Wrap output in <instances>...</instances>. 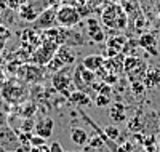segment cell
I'll list each match as a JSON object with an SVG mask.
<instances>
[{
    "mask_svg": "<svg viewBox=\"0 0 160 152\" xmlns=\"http://www.w3.org/2000/svg\"><path fill=\"white\" fill-rule=\"evenodd\" d=\"M0 98L8 104L19 106L24 104L26 99L29 98V91L24 82H21L18 77H11L0 85Z\"/></svg>",
    "mask_w": 160,
    "mask_h": 152,
    "instance_id": "obj_1",
    "label": "cell"
},
{
    "mask_svg": "<svg viewBox=\"0 0 160 152\" xmlns=\"http://www.w3.org/2000/svg\"><path fill=\"white\" fill-rule=\"evenodd\" d=\"M148 63L139 59L138 56H125L123 61V72L127 74L130 84L133 82H142L148 74Z\"/></svg>",
    "mask_w": 160,
    "mask_h": 152,
    "instance_id": "obj_2",
    "label": "cell"
},
{
    "mask_svg": "<svg viewBox=\"0 0 160 152\" xmlns=\"http://www.w3.org/2000/svg\"><path fill=\"white\" fill-rule=\"evenodd\" d=\"M47 74V67L45 66H38V64H31V63H22L18 71L16 77L24 82V84H40Z\"/></svg>",
    "mask_w": 160,
    "mask_h": 152,
    "instance_id": "obj_3",
    "label": "cell"
},
{
    "mask_svg": "<svg viewBox=\"0 0 160 152\" xmlns=\"http://www.w3.org/2000/svg\"><path fill=\"white\" fill-rule=\"evenodd\" d=\"M74 69L71 66H64L61 71L55 72L51 77V87L55 88L58 93L64 94L66 98H69L71 93L74 91L72 90V74Z\"/></svg>",
    "mask_w": 160,
    "mask_h": 152,
    "instance_id": "obj_4",
    "label": "cell"
},
{
    "mask_svg": "<svg viewBox=\"0 0 160 152\" xmlns=\"http://www.w3.org/2000/svg\"><path fill=\"white\" fill-rule=\"evenodd\" d=\"M101 19L108 27H111V29H125V26H127V15L123 13L122 7L117 5V3L106 7L102 10Z\"/></svg>",
    "mask_w": 160,
    "mask_h": 152,
    "instance_id": "obj_5",
    "label": "cell"
},
{
    "mask_svg": "<svg viewBox=\"0 0 160 152\" xmlns=\"http://www.w3.org/2000/svg\"><path fill=\"white\" fill-rule=\"evenodd\" d=\"M80 19H82V15L72 5H61L56 10V23L59 27L72 29V27H75L80 23Z\"/></svg>",
    "mask_w": 160,
    "mask_h": 152,
    "instance_id": "obj_6",
    "label": "cell"
},
{
    "mask_svg": "<svg viewBox=\"0 0 160 152\" xmlns=\"http://www.w3.org/2000/svg\"><path fill=\"white\" fill-rule=\"evenodd\" d=\"M21 146V141L10 125H0V152H16Z\"/></svg>",
    "mask_w": 160,
    "mask_h": 152,
    "instance_id": "obj_7",
    "label": "cell"
},
{
    "mask_svg": "<svg viewBox=\"0 0 160 152\" xmlns=\"http://www.w3.org/2000/svg\"><path fill=\"white\" fill-rule=\"evenodd\" d=\"M72 82H74V87H77L80 91H87L90 88H93L95 85V80H96V74L93 71H88V69L80 64L74 69V75H72Z\"/></svg>",
    "mask_w": 160,
    "mask_h": 152,
    "instance_id": "obj_8",
    "label": "cell"
},
{
    "mask_svg": "<svg viewBox=\"0 0 160 152\" xmlns=\"http://www.w3.org/2000/svg\"><path fill=\"white\" fill-rule=\"evenodd\" d=\"M56 10H58V8H53V7L45 8V10L38 15V18L34 21V24H35L34 29L47 31V29H51V27L58 26V23H56Z\"/></svg>",
    "mask_w": 160,
    "mask_h": 152,
    "instance_id": "obj_9",
    "label": "cell"
},
{
    "mask_svg": "<svg viewBox=\"0 0 160 152\" xmlns=\"http://www.w3.org/2000/svg\"><path fill=\"white\" fill-rule=\"evenodd\" d=\"M55 54H56V51H53V50H50V48H47L43 45H40V47H37L34 50L31 61L34 64H38V66H47L53 58H55Z\"/></svg>",
    "mask_w": 160,
    "mask_h": 152,
    "instance_id": "obj_10",
    "label": "cell"
},
{
    "mask_svg": "<svg viewBox=\"0 0 160 152\" xmlns=\"http://www.w3.org/2000/svg\"><path fill=\"white\" fill-rule=\"evenodd\" d=\"M53 127H55V122H53L51 117H40L34 125V134H38L48 139L53 134Z\"/></svg>",
    "mask_w": 160,
    "mask_h": 152,
    "instance_id": "obj_11",
    "label": "cell"
},
{
    "mask_svg": "<svg viewBox=\"0 0 160 152\" xmlns=\"http://www.w3.org/2000/svg\"><path fill=\"white\" fill-rule=\"evenodd\" d=\"M87 31H88V37L93 40V42H104V32L99 27V21L95 18H90L87 19Z\"/></svg>",
    "mask_w": 160,
    "mask_h": 152,
    "instance_id": "obj_12",
    "label": "cell"
},
{
    "mask_svg": "<svg viewBox=\"0 0 160 152\" xmlns=\"http://www.w3.org/2000/svg\"><path fill=\"white\" fill-rule=\"evenodd\" d=\"M43 10H45V8H35V5L29 0V2L19 10V18L24 19V21H28V23H34Z\"/></svg>",
    "mask_w": 160,
    "mask_h": 152,
    "instance_id": "obj_13",
    "label": "cell"
},
{
    "mask_svg": "<svg viewBox=\"0 0 160 152\" xmlns=\"http://www.w3.org/2000/svg\"><path fill=\"white\" fill-rule=\"evenodd\" d=\"M138 45L146 50V51H149L152 56H157L158 51H157V38L154 34H142L138 40Z\"/></svg>",
    "mask_w": 160,
    "mask_h": 152,
    "instance_id": "obj_14",
    "label": "cell"
},
{
    "mask_svg": "<svg viewBox=\"0 0 160 152\" xmlns=\"http://www.w3.org/2000/svg\"><path fill=\"white\" fill-rule=\"evenodd\" d=\"M123 61H125V56L122 53L114 56V58H106L104 59V69L109 74H118L120 71H123Z\"/></svg>",
    "mask_w": 160,
    "mask_h": 152,
    "instance_id": "obj_15",
    "label": "cell"
},
{
    "mask_svg": "<svg viewBox=\"0 0 160 152\" xmlns=\"http://www.w3.org/2000/svg\"><path fill=\"white\" fill-rule=\"evenodd\" d=\"M62 38H64V45H68V47L85 43V37L82 34L74 29H66V27H62Z\"/></svg>",
    "mask_w": 160,
    "mask_h": 152,
    "instance_id": "obj_16",
    "label": "cell"
},
{
    "mask_svg": "<svg viewBox=\"0 0 160 152\" xmlns=\"http://www.w3.org/2000/svg\"><path fill=\"white\" fill-rule=\"evenodd\" d=\"M104 56L102 54H88L87 58L82 59V64L88 69V71H93V72H96L98 69H101L104 66Z\"/></svg>",
    "mask_w": 160,
    "mask_h": 152,
    "instance_id": "obj_17",
    "label": "cell"
},
{
    "mask_svg": "<svg viewBox=\"0 0 160 152\" xmlns=\"http://www.w3.org/2000/svg\"><path fill=\"white\" fill-rule=\"evenodd\" d=\"M71 139H72L74 144L85 147L88 144V141H90V134L87 133V130L80 128V127H75V128L71 130Z\"/></svg>",
    "mask_w": 160,
    "mask_h": 152,
    "instance_id": "obj_18",
    "label": "cell"
},
{
    "mask_svg": "<svg viewBox=\"0 0 160 152\" xmlns=\"http://www.w3.org/2000/svg\"><path fill=\"white\" fill-rule=\"evenodd\" d=\"M144 85L146 88H155L160 85V69H155V67H151L148 69V74L144 77Z\"/></svg>",
    "mask_w": 160,
    "mask_h": 152,
    "instance_id": "obj_19",
    "label": "cell"
},
{
    "mask_svg": "<svg viewBox=\"0 0 160 152\" xmlns=\"http://www.w3.org/2000/svg\"><path fill=\"white\" fill-rule=\"evenodd\" d=\"M56 56L66 64V66H72L75 61V54L71 51V48L68 45H61L56 51Z\"/></svg>",
    "mask_w": 160,
    "mask_h": 152,
    "instance_id": "obj_20",
    "label": "cell"
},
{
    "mask_svg": "<svg viewBox=\"0 0 160 152\" xmlns=\"http://www.w3.org/2000/svg\"><path fill=\"white\" fill-rule=\"evenodd\" d=\"M112 107H111V119L115 122V123H122V122H125L127 120V117H125V106L123 104H120V103H112L111 104Z\"/></svg>",
    "mask_w": 160,
    "mask_h": 152,
    "instance_id": "obj_21",
    "label": "cell"
},
{
    "mask_svg": "<svg viewBox=\"0 0 160 152\" xmlns=\"http://www.w3.org/2000/svg\"><path fill=\"white\" fill-rule=\"evenodd\" d=\"M68 99H69L71 103H74L75 106H88V104L91 103L90 96H88L85 91H80V90H74Z\"/></svg>",
    "mask_w": 160,
    "mask_h": 152,
    "instance_id": "obj_22",
    "label": "cell"
},
{
    "mask_svg": "<svg viewBox=\"0 0 160 152\" xmlns=\"http://www.w3.org/2000/svg\"><path fill=\"white\" fill-rule=\"evenodd\" d=\"M66 64L56 56V54H55V58H53L45 67H47V72H51V74H55V72H58V71H61V69L64 67Z\"/></svg>",
    "mask_w": 160,
    "mask_h": 152,
    "instance_id": "obj_23",
    "label": "cell"
},
{
    "mask_svg": "<svg viewBox=\"0 0 160 152\" xmlns=\"http://www.w3.org/2000/svg\"><path fill=\"white\" fill-rule=\"evenodd\" d=\"M7 8H10V10H13V11H19L26 3L29 2V0H0Z\"/></svg>",
    "mask_w": 160,
    "mask_h": 152,
    "instance_id": "obj_24",
    "label": "cell"
},
{
    "mask_svg": "<svg viewBox=\"0 0 160 152\" xmlns=\"http://www.w3.org/2000/svg\"><path fill=\"white\" fill-rule=\"evenodd\" d=\"M104 133L108 134V138H109V139H112V141H117V139H118V136H120V130H118L115 125L106 127V128H104Z\"/></svg>",
    "mask_w": 160,
    "mask_h": 152,
    "instance_id": "obj_25",
    "label": "cell"
},
{
    "mask_svg": "<svg viewBox=\"0 0 160 152\" xmlns=\"http://www.w3.org/2000/svg\"><path fill=\"white\" fill-rule=\"evenodd\" d=\"M95 104H96L98 107H106V106L112 104V103H111V96H106V94H99V93H98L96 99H95Z\"/></svg>",
    "mask_w": 160,
    "mask_h": 152,
    "instance_id": "obj_26",
    "label": "cell"
},
{
    "mask_svg": "<svg viewBox=\"0 0 160 152\" xmlns=\"http://www.w3.org/2000/svg\"><path fill=\"white\" fill-rule=\"evenodd\" d=\"M146 90V85H144V82H133L131 84V91L133 94H136V96H141Z\"/></svg>",
    "mask_w": 160,
    "mask_h": 152,
    "instance_id": "obj_27",
    "label": "cell"
},
{
    "mask_svg": "<svg viewBox=\"0 0 160 152\" xmlns=\"http://www.w3.org/2000/svg\"><path fill=\"white\" fill-rule=\"evenodd\" d=\"M31 147H37V146H43V144H47V139L45 138H42V136H38V134H32V138H31Z\"/></svg>",
    "mask_w": 160,
    "mask_h": 152,
    "instance_id": "obj_28",
    "label": "cell"
},
{
    "mask_svg": "<svg viewBox=\"0 0 160 152\" xmlns=\"http://www.w3.org/2000/svg\"><path fill=\"white\" fill-rule=\"evenodd\" d=\"M117 79H118L117 74H108V75L104 77L102 82H104V84H109V85H115L117 84Z\"/></svg>",
    "mask_w": 160,
    "mask_h": 152,
    "instance_id": "obj_29",
    "label": "cell"
},
{
    "mask_svg": "<svg viewBox=\"0 0 160 152\" xmlns=\"http://www.w3.org/2000/svg\"><path fill=\"white\" fill-rule=\"evenodd\" d=\"M50 150H51V152H66V150L62 149V146H61L59 141H51V144H50Z\"/></svg>",
    "mask_w": 160,
    "mask_h": 152,
    "instance_id": "obj_30",
    "label": "cell"
},
{
    "mask_svg": "<svg viewBox=\"0 0 160 152\" xmlns=\"http://www.w3.org/2000/svg\"><path fill=\"white\" fill-rule=\"evenodd\" d=\"M31 152H51L50 146L43 144V146H37V147H31Z\"/></svg>",
    "mask_w": 160,
    "mask_h": 152,
    "instance_id": "obj_31",
    "label": "cell"
},
{
    "mask_svg": "<svg viewBox=\"0 0 160 152\" xmlns=\"http://www.w3.org/2000/svg\"><path fill=\"white\" fill-rule=\"evenodd\" d=\"M8 38H10V37L0 34V53H2V51L5 50V47H7V40H8Z\"/></svg>",
    "mask_w": 160,
    "mask_h": 152,
    "instance_id": "obj_32",
    "label": "cell"
},
{
    "mask_svg": "<svg viewBox=\"0 0 160 152\" xmlns=\"http://www.w3.org/2000/svg\"><path fill=\"white\" fill-rule=\"evenodd\" d=\"M0 34H2V35H7V37L11 35L10 31H8V27H7V24H3L2 21H0Z\"/></svg>",
    "mask_w": 160,
    "mask_h": 152,
    "instance_id": "obj_33",
    "label": "cell"
},
{
    "mask_svg": "<svg viewBox=\"0 0 160 152\" xmlns=\"http://www.w3.org/2000/svg\"><path fill=\"white\" fill-rule=\"evenodd\" d=\"M7 10V7L2 3V2H0V19H2V15H3V11Z\"/></svg>",
    "mask_w": 160,
    "mask_h": 152,
    "instance_id": "obj_34",
    "label": "cell"
},
{
    "mask_svg": "<svg viewBox=\"0 0 160 152\" xmlns=\"http://www.w3.org/2000/svg\"><path fill=\"white\" fill-rule=\"evenodd\" d=\"M0 107H2V98H0Z\"/></svg>",
    "mask_w": 160,
    "mask_h": 152,
    "instance_id": "obj_35",
    "label": "cell"
},
{
    "mask_svg": "<svg viewBox=\"0 0 160 152\" xmlns=\"http://www.w3.org/2000/svg\"><path fill=\"white\" fill-rule=\"evenodd\" d=\"M66 152H74V150H66Z\"/></svg>",
    "mask_w": 160,
    "mask_h": 152,
    "instance_id": "obj_36",
    "label": "cell"
},
{
    "mask_svg": "<svg viewBox=\"0 0 160 152\" xmlns=\"http://www.w3.org/2000/svg\"><path fill=\"white\" fill-rule=\"evenodd\" d=\"M56 2H61V0H56Z\"/></svg>",
    "mask_w": 160,
    "mask_h": 152,
    "instance_id": "obj_37",
    "label": "cell"
}]
</instances>
